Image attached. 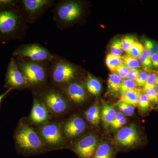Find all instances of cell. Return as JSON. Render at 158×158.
Here are the masks:
<instances>
[{
  "instance_id": "6da1fadb",
  "label": "cell",
  "mask_w": 158,
  "mask_h": 158,
  "mask_svg": "<svg viewBox=\"0 0 158 158\" xmlns=\"http://www.w3.org/2000/svg\"><path fill=\"white\" fill-rule=\"evenodd\" d=\"M28 24L20 0H0V42L24 40Z\"/></svg>"
},
{
  "instance_id": "7a4b0ae2",
  "label": "cell",
  "mask_w": 158,
  "mask_h": 158,
  "mask_svg": "<svg viewBox=\"0 0 158 158\" xmlns=\"http://www.w3.org/2000/svg\"><path fill=\"white\" fill-rule=\"evenodd\" d=\"M15 59L29 87L43 88L46 85L49 78L50 62H34L22 58Z\"/></svg>"
},
{
  "instance_id": "3957f363",
  "label": "cell",
  "mask_w": 158,
  "mask_h": 158,
  "mask_svg": "<svg viewBox=\"0 0 158 158\" xmlns=\"http://www.w3.org/2000/svg\"><path fill=\"white\" fill-rule=\"evenodd\" d=\"M53 19L59 30L65 28L80 19L84 10L80 2L72 1H58L52 8Z\"/></svg>"
},
{
  "instance_id": "277c9868",
  "label": "cell",
  "mask_w": 158,
  "mask_h": 158,
  "mask_svg": "<svg viewBox=\"0 0 158 158\" xmlns=\"http://www.w3.org/2000/svg\"><path fill=\"white\" fill-rule=\"evenodd\" d=\"M78 69L57 54L50 62L49 78L55 86L63 88L75 78Z\"/></svg>"
},
{
  "instance_id": "5b68a950",
  "label": "cell",
  "mask_w": 158,
  "mask_h": 158,
  "mask_svg": "<svg viewBox=\"0 0 158 158\" xmlns=\"http://www.w3.org/2000/svg\"><path fill=\"white\" fill-rule=\"evenodd\" d=\"M14 139L18 148L26 152H36L44 146L39 135L28 125L19 126L15 133Z\"/></svg>"
},
{
  "instance_id": "8992f818",
  "label": "cell",
  "mask_w": 158,
  "mask_h": 158,
  "mask_svg": "<svg viewBox=\"0 0 158 158\" xmlns=\"http://www.w3.org/2000/svg\"><path fill=\"white\" fill-rule=\"evenodd\" d=\"M54 55L48 49L36 43L22 44L16 48L12 53V56L14 58L39 62H50Z\"/></svg>"
},
{
  "instance_id": "52a82bcc",
  "label": "cell",
  "mask_w": 158,
  "mask_h": 158,
  "mask_svg": "<svg viewBox=\"0 0 158 158\" xmlns=\"http://www.w3.org/2000/svg\"><path fill=\"white\" fill-rule=\"evenodd\" d=\"M28 24L36 22L49 9L53 7L55 0H20Z\"/></svg>"
},
{
  "instance_id": "ba28073f",
  "label": "cell",
  "mask_w": 158,
  "mask_h": 158,
  "mask_svg": "<svg viewBox=\"0 0 158 158\" xmlns=\"http://www.w3.org/2000/svg\"><path fill=\"white\" fill-rule=\"evenodd\" d=\"M5 88L13 90H22L29 87L27 80L17 65L16 59L11 57L9 60L5 76Z\"/></svg>"
},
{
  "instance_id": "9c48e42d",
  "label": "cell",
  "mask_w": 158,
  "mask_h": 158,
  "mask_svg": "<svg viewBox=\"0 0 158 158\" xmlns=\"http://www.w3.org/2000/svg\"><path fill=\"white\" fill-rule=\"evenodd\" d=\"M40 92V97L44 103L55 113L65 112L67 107V103L65 96L59 89L56 88H43Z\"/></svg>"
},
{
  "instance_id": "30bf717a",
  "label": "cell",
  "mask_w": 158,
  "mask_h": 158,
  "mask_svg": "<svg viewBox=\"0 0 158 158\" xmlns=\"http://www.w3.org/2000/svg\"><path fill=\"white\" fill-rule=\"evenodd\" d=\"M98 147L97 138L91 135L80 140L76 145L75 151L79 158H93Z\"/></svg>"
},
{
  "instance_id": "8fae6325",
  "label": "cell",
  "mask_w": 158,
  "mask_h": 158,
  "mask_svg": "<svg viewBox=\"0 0 158 158\" xmlns=\"http://www.w3.org/2000/svg\"><path fill=\"white\" fill-rule=\"evenodd\" d=\"M138 131L133 126H128L122 128L117 133L116 140L118 144L124 147L134 146L139 140Z\"/></svg>"
},
{
  "instance_id": "7c38bea8",
  "label": "cell",
  "mask_w": 158,
  "mask_h": 158,
  "mask_svg": "<svg viewBox=\"0 0 158 158\" xmlns=\"http://www.w3.org/2000/svg\"><path fill=\"white\" fill-rule=\"evenodd\" d=\"M40 133L44 141L52 146H58L62 144L63 138L59 126L55 123H50L44 126Z\"/></svg>"
},
{
  "instance_id": "4fadbf2b",
  "label": "cell",
  "mask_w": 158,
  "mask_h": 158,
  "mask_svg": "<svg viewBox=\"0 0 158 158\" xmlns=\"http://www.w3.org/2000/svg\"><path fill=\"white\" fill-rule=\"evenodd\" d=\"M72 101L81 104L86 101L87 93L84 86L77 82H73L62 88Z\"/></svg>"
},
{
  "instance_id": "5bb4252c",
  "label": "cell",
  "mask_w": 158,
  "mask_h": 158,
  "mask_svg": "<svg viewBox=\"0 0 158 158\" xmlns=\"http://www.w3.org/2000/svg\"><path fill=\"white\" fill-rule=\"evenodd\" d=\"M86 128V123L81 117H75L69 119L64 126L65 135L73 138L82 134Z\"/></svg>"
},
{
  "instance_id": "9a60e30c",
  "label": "cell",
  "mask_w": 158,
  "mask_h": 158,
  "mask_svg": "<svg viewBox=\"0 0 158 158\" xmlns=\"http://www.w3.org/2000/svg\"><path fill=\"white\" fill-rule=\"evenodd\" d=\"M48 117V112L45 106L35 97L30 116L31 120L35 123H41L46 120Z\"/></svg>"
},
{
  "instance_id": "2e32d148",
  "label": "cell",
  "mask_w": 158,
  "mask_h": 158,
  "mask_svg": "<svg viewBox=\"0 0 158 158\" xmlns=\"http://www.w3.org/2000/svg\"><path fill=\"white\" fill-rule=\"evenodd\" d=\"M141 94V90L138 88L129 90L122 94L118 102H124L135 106L138 104Z\"/></svg>"
},
{
  "instance_id": "e0dca14e",
  "label": "cell",
  "mask_w": 158,
  "mask_h": 158,
  "mask_svg": "<svg viewBox=\"0 0 158 158\" xmlns=\"http://www.w3.org/2000/svg\"><path fill=\"white\" fill-rule=\"evenodd\" d=\"M116 112L112 105L104 103L102 109L101 116L103 122L106 127L110 125L116 117Z\"/></svg>"
},
{
  "instance_id": "ac0fdd59",
  "label": "cell",
  "mask_w": 158,
  "mask_h": 158,
  "mask_svg": "<svg viewBox=\"0 0 158 158\" xmlns=\"http://www.w3.org/2000/svg\"><path fill=\"white\" fill-rule=\"evenodd\" d=\"M122 79L115 73L110 74L108 81V92L112 94L118 93Z\"/></svg>"
},
{
  "instance_id": "d6986e66",
  "label": "cell",
  "mask_w": 158,
  "mask_h": 158,
  "mask_svg": "<svg viewBox=\"0 0 158 158\" xmlns=\"http://www.w3.org/2000/svg\"><path fill=\"white\" fill-rule=\"evenodd\" d=\"M114 150L110 144L104 143L100 144L97 148L93 158H113Z\"/></svg>"
},
{
  "instance_id": "ffe728a7",
  "label": "cell",
  "mask_w": 158,
  "mask_h": 158,
  "mask_svg": "<svg viewBox=\"0 0 158 158\" xmlns=\"http://www.w3.org/2000/svg\"><path fill=\"white\" fill-rule=\"evenodd\" d=\"M86 85L89 93L94 95H98L101 91L102 85L100 82L90 75L87 77Z\"/></svg>"
},
{
  "instance_id": "44dd1931",
  "label": "cell",
  "mask_w": 158,
  "mask_h": 158,
  "mask_svg": "<svg viewBox=\"0 0 158 158\" xmlns=\"http://www.w3.org/2000/svg\"><path fill=\"white\" fill-rule=\"evenodd\" d=\"M86 119L91 124L96 125L100 121V109L98 106L94 105L85 113Z\"/></svg>"
},
{
  "instance_id": "7402d4cb",
  "label": "cell",
  "mask_w": 158,
  "mask_h": 158,
  "mask_svg": "<svg viewBox=\"0 0 158 158\" xmlns=\"http://www.w3.org/2000/svg\"><path fill=\"white\" fill-rule=\"evenodd\" d=\"M106 63L110 71L114 73L116 68L123 63L122 57L110 54L106 57Z\"/></svg>"
},
{
  "instance_id": "603a6c76",
  "label": "cell",
  "mask_w": 158,
  "mask_h": 158,
  "mask_svg": "<svg viewBox=\"0 0 158 158\" xmlns=\"http://www.w3.org/2000/svg\"><path fill=\"white\" fill-rule=\"evenodd\" d=\"M144 49L143 45L138 41H136L129 48L127 53L130 56L138 59L143 53Z\"/></svg>"
},
{
  "instance_id": "cb8c5ba5",
  "label": "cell",
  "mask_w": 158,
  "mask_h": 158,
  "mask_svg": "<svg viewBox=\"0 0 158 158\" xmlns=\"http://www.w3.org/2000/svg\"><path fill=\"white\" fill-rule=\"evenodd\" d=\"M151 56L149 52L144 48V52L139 58V62L146 71L150 70L152 66Z\"/></svg>"
},
{
  "instance_id": "d4e9b609",
  "label": "cell",
  "mask_w": 158,
  "mask_h": 158,
  "mask_svg": "<svg viewBox=\"0 0 158 158\" xmlns=\"http://www.w3.org/2000/svg\"><path fill=\"white\" fill-rule=\"evenodd\" d=\"M122 58L123 63L129 69L140 68L141 67L138 59L130 56L128 54L125 55L123 56L122 57Z\"/></svg>"
},
{
  "instance_id": "484cf974",
  "label": "cell",
  "mask_w": 158,
  "mask_h": 158,
  "mask_svg": "<svg viewBox=\"0 0 158 158\" xmlns=\"http://www.w3.org/2000/svg\"><path fill=\"white\" fill-rule=\"evenodd\" d=\"M137 85L135 81H131L128 79L123 80L122 82L118 94L121 95L128 90L135 89Z\"/></svg>"
},
{
  "instance_id": "4316f807",
  "label": "cell",
  "mask_w": 158,
  "mask_h": 158,
  "mask_svg": "<svg viewBox=\"0 0 158 158\" xmlns=\"http://www.w3.org/2000/svg\"><path fill=\"white\" fill-rule=\"evenodd\" d=\"M119 111L127 116H131L135 111V107L132 105L129 104L124 102H118L117 103Z\"/></svg>"
},
{
  "instance_id": "83f0119b",
  "label": "cell",
  "mask_w": 158,
  "mask_h": 158,
  "mask_svg": "<svg viewBox=\"0 0 158 158\" xmlns=\"http://www.w3.org/2000/svg\"><path fill=\"white\" fill-rule=\"evenodd\" d=\"M110 52L112 55L121 56L123 52L121 39H116L112 41L110 45Z\"/></svg>"
},
{
  "instance_id": "f1b7e54d",
  "label": "cell",
  "mask_w": 158,
  "mask_h": 158,
  "mask_svg": "<svg viewBox=\"0 0 158 158\" xmlns=\"http://www.w3.org/2000/svg\"><path fill=\"white\" fill-rule=\"evenodd\" d=\"M150 102L148 98L145 93L142 94L139 98L138 105V108L142 112H146L149 109Z\"/></svg>"
},
{
  "instance_id": "f546056e",
  "label": "cell",
  "mask_w": 158,
  "mask_h": 158,
  "mask_svg": "<svg viewBox=\"0 0 158 158\" xmlns=\"http://www.w3.org/2000/svg\"><path fill=\"white\" fill-rule=\"evenodd\" d=\"M144 48L149 52L151 55L158 53V44L156 42L148 39L144 40Z\"/></svg>"
},
{
  "instance_id": "4dcf8cb0",
  "label": "cell",
  "mask_w": 158,
  "mask_h": 158,
  "mask_svg": "<svg viewBox=\"0 0 158 158\" xmlns=\"http://www.w3.org/2000/svg\"><path fill=\"white\" fill-rule=\"evenodd\" d=\"M135 38L131 35H127L121 39L123 51L127 52L128 49L134 42H135Z\"/></svg>"
},
{
  "instance_id": "1f68e13d",
  "label": "cell",
  "mask_w": 158,
  "mask_h": 158,
  "mask_svg": "<svg viewBox=\"0 0 158 158\" xmlns=\"http://www.w3.org/2000/svg\"><path fill=\"white\" fill-rule=\"evenodd\" d=\"M144 90L150 102L154 104L157 103L158 94L155 88H149Z\"/></svg>"
},
{
  "instance_id": "d6a6232c",
  "label": "cell",
  "mask_w": 158,
  "mask_h": 158,
  "mask_svg": "<svg viewBox=\"0 0 158 158\" xmlns=\"http://www.w3.org/2000/svg\"><path fill=\"white\" fill-rule=\"evenodd\" d=\"M129 70V69L124 63H123L117 67L114 73L117 74L122 80H125L127 78Z\"/></svg>"
},
{
  "instance_id": "836d02e7",
  "label": "cell",
  "mask_w": 158,
  "mask_h": 158,
  "mask_svg": "<svg viewBox=\"0 0 158 158\" xmlns=\"http://www.w3.org/2000/svg\"><path fill=\"white\" fill-rule=\"evenodd\" d=\"M148 75V73L145 71H141L138 74L135 81L137 86L139 87H144L147 81Z\"/></svg>"
},
{
  "instance_id": "e575fe53",
  "label": "cell",
  "mask_w": 158,
  "mask_h": 158,
  "mask_svg": "<svg viewBox=\"0 0 158 158\" xmlns=\"http://www.w3.org/2000/svg\"><path fill=\"white\" fill-rule=\"evenodd\" d=\"M157 75L155 73H151L148 74L147 81L144 86L143 90L152 88H155V83Z\"/></svg>"
},
{
  "instance_id": "d590c367",
  "label": "cell",
  "mask_w": 158,
  "mask_h": 158,
  "mask_svg": "<svg viewBox=\"0 0 158 158\" xmlns=\"http://www.w3.org/2000/svg\"><path fill=\"white\" fill-rule=\"evenodd\" d=\"M141 70L140 68L133 69H130L128 74L127 79L131 81H135L136 77L138 74L141 72Z\"/></svg>"
},
{
  "instance_id": "8d00e7d4",
  "label": "cell",
  "mask_w": 158,
  "mask_h": 158,
  "mask_svg": "<svg viewBox=\"0 0 158 158\" xmlns=\"http://www.w3.org/2000/svg\"><path fill=\"white\" fill-rule=\"evenodd\" d=\"M127 122V119L125 117H123L122 118H121L120 120H119L116 123L114 124V125L112 126H111V128L112 129H118L123 126Z\"/></svg>"
},
{
  "instance_id": "74e56055",
  "label": "cell",
  "mask_w": 158,
  "mask_h": 158,
  "mask_svg": "<svg viewBox=\"0 0 158 158\" xmlns=\"http://www.w3.org/2000/svg\"><path fill=\"white\" fill-rule=\"evenodd\" d=\"M151 58L152 66L154 68H158V53L151 55Z\"/></svg>"
},
{
  "instance_id": "f35d334b",
  "label": "cell",
  "mask_w": 158,
  "mask_h": 158,
  "mask_svg": "<svg viewBox=\"0 0 158 158\" xmlns=\"http://www.w3.org/2000/svg\"><path fill=\"white\" fill-rule=\"evenodd\" d=\"M123 117H124V115H123V113H121V112H119V113H116V117H115L113 121L111 123V124L110 125V127L116 124L121 118Z\"/></svg>"
},
{
  "instance_id": "ab89813d",
  "label": "cell",
  "mask_w": 158,
  "mask_h": 158,
  "mask_svg": "<svg viewBox=\"0 0 158 158\" xmlns=\"http://www.w3.org/2000/svg\"><path fill=\"white\" fill-rule=\"evenodd\" d=\"M13 89L12 88H9V89H7V90L5 91L4 93L0 95V106H1V103H2V101L3 100V99H4V98L5 97L7 96L8 94L11 91V90H13Z\"/></svg>"
},
{
  "instance_id": "60d3db41",
  "label": "cell",
  "mask_w": 158,
  "mask_h": 158,
  "mask_svg": "<svg viewBox=\"0 0 158 158\" xmlns=\"http://www.w3.org/2000/svg\"><path fill=\"white\" fill-rule=\"evenodd\" d=\"M155 88L158 94V75H157L155 83Z\"/></svg>"
}]
</instances>
